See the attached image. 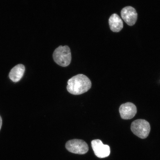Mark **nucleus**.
Masks as SVG:
<instances>
[{"mask_svg": "<svg viewBox=\"0 0 160 160\" xmlns=\"http://www.w3.org/2000/svg\"><path fill=\"white\" fill-rule=\"evenodd\" d=\"M92 147L97 157L103 158L108 157L110 154L109 146L104 145L101 140H94L92 141Z\"/></svg>", "mask_w": 160, "mask_h": 160, "instance_id": "nucleus-5", "label": "nucleus"}, {"mask_svg": "<svg viewBox=\"0 0 160 160\" xmlns=\"http://www.w3.org/2000/svg\"><path fill=\"white\" fill-rule=\"evenodd\" d=\"M131 129L132 132L141 139H145L149 135L151 127L148 122L144 119L135 120L132 123Z\"/></svg>", "mask_w": 160, "mask_h": 160, "instance_id": "nucleus-3", "label": "nucleus"}, {"mask_svg": "<svg viewBox=\"0 0 160 160\" xmlns=\"http://www.w3.org/2000/svg\"><path fill=\"white\" fill-rule=\"evenodd\" d=\"M91 86L89 78L81 74L74 76L68 81L67 89L72 94L79 95L88 91Z\"/></svg>", "mask_w": 160, "mask_h": 160, "instance_id": "nucleus-1", "label": "nucleus"}, {"mask_svg": "<svg viewBox=\"0 0 160 160\" xmlns=\"http://www.w3.org/2000/svg\"><path fill=\"white\" fill-rule=\"evenodd\" d=\"M109 23L110 29L114 32H118L123 29V21L117 14H113L111 16L109 20Z\"/></svg>", "mask_w": 160, "mask_h": 160, "instance_id": "nucleus-8", "label": "nucleus"}, {"mask_svg": "<svg viewBox=\"0 0 160 160\" xmlns=\"http://www.w3.org/2000/svg\"><path fill=\"white\" fill-rule=\"evenodd\" d=\"M2 124V118L0 116V130L1 128Z\"/></svg>", "mask_w": 160, "mask_h": 160, "instance_id": "nucleus-10", "label": "nucleus"}, {"mask_svg": "<svg viewBox=\"0 0 160 160\" xmlns=\"http://www.w3.org/2000/svg\"><path fill=\"white\" fill-rule=\"evenodd\" d=\"M54 61L58 65L62 67H67L71 62L72 57L71 50L68 46H60L54 52Z\"/></svg>", "mask_w": 160, "mask_h": 160, "instance_id": "nucleus-2", "label": "nucleus"}, {"mask_svg": "<svg viewBox=\"0 0 160 160\" xmlns=\"http://www.w3.org/2000/svg\"><path fill=\"white\" fill-rule=\"evenodd\" d=\"M25 69V66L22 64L16 65L10 72V79L15 82H19L23 77Z\"/></svg>", "mask_w": 160, "mask_h": 160, "instance_id": "nucleus-9", "label": "nucleus"}, {"mask_svg": "<svg viewBox=\"0 0 160 160\" xmlns=\"http://www.w3.org/2000/svg\"><path fill=\"white\" fill-rule=\"evenodd\" d=\"M119 111L122 119H130L133 118L137 114V108L133 103L127 102L120 106Z\"/></svg>", "mask_w": 160, "mask_h": 160, "instance_id": "nucleus-7", "label": "nucleus"}, {"mask_svg": "<svg viewBox=\"0 0 160 160\" xmlns=\"http://www.w3.org/2000/svg\"><path fill=\"white\" fill-rule=\"evenodd\" d=\"M122 18L127 24L130 26L135 25L137 22L138 14L136 10L130 6L125 7L122 10Z\"/></svg>", "mask_w": 160, "mask_h": 160, "instance_id": "nucleus-6", "label": "nucleus"}, {"mask_svg": "<svg viewBox=\"0 0 160 160\" xmlns=\"http://www.w3.org/2000/svg\"><path fill=\"white\" fill-rule=\"evenodd\" d=\"M66 148L71 153L81 155L87 153L89 150L87 143L81 139L70 140L66 143Z\"/></svg>", "mask_w": 160, "mask_h": 160, "instance_id": "nucleus-4", "label": "nucleus"}]
</instances>
